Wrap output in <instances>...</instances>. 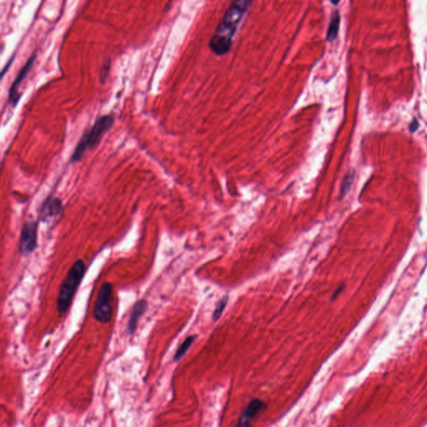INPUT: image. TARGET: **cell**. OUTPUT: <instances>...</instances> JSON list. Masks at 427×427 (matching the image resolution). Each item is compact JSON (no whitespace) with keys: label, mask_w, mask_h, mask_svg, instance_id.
Segmentation results:
<instances>
[{"label":"cell","mask_w":427,"mask_h":427,"mask_svg":"<svg viewBox=\"0 0 427 427\" xmlns=\"http://www.w3.org/2000/svg\"><path fill=\"white\" fill-rule=\"evenodd\" d=\"M353 180H354V174L353 173H349L345 175V179L343 180L342 185H341V189H340V195L341 197H344L348 191L350 190V186L352 185Z\"/></svg>","instance_id":"obj_12"},{"label":"cell","mask_w":427,"mask_h":427,"mask_svg":"<svg viewBox=\"0 0 427 427\" xmlns=\"http://www.w3.org/2000/svg\"><path fill=\"white\" fill-rule=\"evenodd\" d=\"M228 300H229V298L227 296H225V297L222 298L218 302L217 305L215 307V311H214V314H213V320H217L220 319V315H222L223 311H224L225 307H226Z\"/></svg>","instance_id":"obj_13"},{"label":"cell","mask_w":427,"mask_h":427,"mask_svg":"<svg viewBox=\"0 0 427 427\" xmlns=\"http://www.w3.org/2000/svg\"><path fill=\"white\" fill-rule=\"evenodd\" d=\"M266 408V404L260 399H253L243 410L236 427H250L253 420Z\"/></svg>","instance_id":"obj_7"},{"label":"cell","mask_w":427,"mask_h":427,"mask_svg":"<svg viewBox=\"0 0 427 427\" xmlns=\"http://www.w3.org/2000/svg\"><path fill=\"white\" fill-rule=\"evenodd\" d=\"M340 14L338 11L333 13L331 19H330V25L327 31V40L329 41H333L337 37L339 27H340Z\"/></svg>","instance_id":"obj_10"},{"label":"cell","mask_w":427,"mask_h":427,"mask_svg":"<svg viewBox=\"0 0 427 427\" xmlns=\"http://www.w3.org/2000/svg\"><path fill=\"white\" fill-rule=\"evenodd\" d=\"M38 225L35 221H28L20 233V252L28 256L34 252L37 246Z\"/></svg>","instance_id":"obj_5"},{"label":"cell","mask_w":427,"mask_h":427,"mask_svg":"<svg viewBox=\"0 0 427 427\" xmlns=\"http://www.w3.org/2000/svg\"><path fill=\"white\" fill-rule=\"evenodd\" d=\"M250 5V1H235L231 4L210 39V46L213 52L222 55L230 51L233 37Z\"/></svg>","instance_id":"obj_1"},{"label":"cell","mask_w":427,"mask_h":427,"mask_svg":"<svg viewBox=\"0 0 427 427\" xmlns=\"http://www.w3.org/2000/svg\"><path fill=\"white\" fill-rule=\"evenodd\" d=\"M94 317L98 322L106 324L110 322L113 315V285L105 282L98 291L95 300Z\"/></svg>","instance_id":"obj_4"},{"label":"cell","mask_w":427,"mask_h":427,"mask_svg":"<svg viewBox=\"0 0 427 427\" xmlns=\"http://www.w3.org/2000/svg\"><path fill=\"white\" fill-rule=\"evenodd\" d=\"M64 212L62 201L57 197L47 198L40 210V220L47 224H56L62 217Z\"/></svg>","instance_id":"obj_6"},{"label":"cell","mask_w":427,"mask_h":427,"mask_svg":"<svg viewBox=\"0 0 427 427\" xmlns=\"http://www.w3.org/2000/svg\"><path fill=\"white\" fill-rule=\"evenodd\" d=\"M114 122V115H103L101 117L98 118L92 127L83 135L82 138L78 143L75 151L73 152L71 161H80L86 151L97 147L104 135L112 127Z\"/></svg>","instance_id":"obj_2"},{"label":"cell","mask_w":427,"mask_h":427,"mask_svg":"<svg viewBox=\"0 0 427 427\" xmlns=\"http://www.w3.org/2000/svg\"><path fill=\"white\" fill-rule=\"evenodd\" d=\"M85 274V264L82 260H78L73 264L67 275L60 285L58 297L57 309L60 313L67 312L72 303L73 298L80 287V283Z\"/></svg>","instance_id":"obj_3"},{"label":"cell","mask_w":427,"mask_h":427,"mask_svg":"<svg viewBox=\"0 0 427 427\" xmlns=\"http://www.w3.org/2000/svg\"><path fill=\"white\" fill-rule=\"evenodd\" d=\"M148 302L145 300H140L135 303L133 307L132 312L128 321L127 330L130 335H134L137 329L138 324L140 318L147 311Z\"/></svg>","instance_id":"obj_9"},{"label":"cell","mask_w":427,"mask_h":427,"mask_svg":"<svg viewBox=\"0 0 427 427\" xmlns=\"http://www.w3.org/2000/svg\"><path fill=\"white\" fill-rule=\"evenodd\" d=\"M35 59H36V55H32L31 57L28 60L27 63L24 65V67L21 69L20 70V72L19 73V75H18L17 77L15 79V81L13 83V85H11V88H10V92H9V100H10V103L11 105L15 107V105H17L19 101H20V97H21V95H20V93L19 92V87H20V85L22 84L23 81L25 80L26 76H27L28 74L30 73V70H31V68H32L33 65H34V63H35Z\"/></svg>","instance_id":"obj_8"},{"label":"cell","mask_w":427,"mask_h":427,"mask_svg":"<svg viewBox=\"0 0 427 427\" xmlns=\"http://www.w3.org/2000/svg\"><path fill=\"white\" fill-rule=\"evenodd\" d=\"M345 288V285H340V287L338 288L337 290H335L332 295V300H335L338 297V295H340V293L342 292L343 290Z\"/></svg>","instance_id":"obj_15"},{"label":"cell","mask_w":427,"mask_h":427,"mask_svg":"<svg viewBox=\"0 0 427 427\" xmlns=\"http://www.w3.org/2000/svg\"><path fill=\"white\" fill-rule=\"evenodd\" d=\"M195 338H196L195 335H190L184 340V342L180 345V347L178 348V350H176L175 356H174V360L177 361L185 355V353L187 352L189 349L191 347V345H193Z\"/></svg>","instance_id":"obj_11"},{"label":"cell","mask_w":427,"mask_h":427,"mask_svg":"<svg viewBox=\"0 0 427 427\" xmlns=\"http://www.w3.org/2000/svg\"><path fill=\"white\" fill-rule=\"evenodd\" d=\"M418 128H419V123L415 119V120H413L412 122L410 124L409 129H410V132L414 133L418 130Z\"/></svg>","instance_id":"obj_14"}]
</instances>
